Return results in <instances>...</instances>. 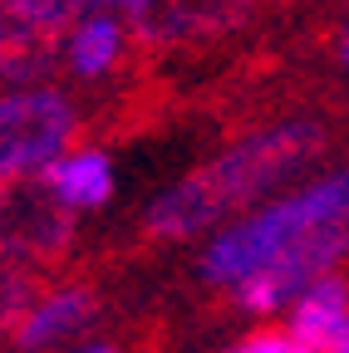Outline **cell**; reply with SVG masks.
Here are the masks:
<instances>
[{
	"instance_id": "14",
	"label": "cell",
	"mask_w": 349,
	"mask_h": 353,
	"mask_svg": "<svg viewBox=\"0 0 349 353\" xmlns=\"http://www.w3.org/2000/svg\"><path fill=\"white\" fill-rule=\"evenodd\" d=\"M236 353H310L290 329H256L236 343Z\"/></svg>"
},
{
	"instance_id": "4",
	"label": "cell",
	"mask_w": 349,
	"mask_h": 353,
	"mask_svg": "<svg viewBox=\"0 0 349 353\" xmlns=\"http://www.w3.org/2000/svg\"><path fill=\"white\" fill-rule=\"evenodd\" d=\"M349 255V206L320 221L315 231H305L295 245H285L276 260H266L256 275H246L232 299L241 314H276L281 304H295L315 280H325L334 265Z\"/></svg>"
},
{
	"instance_id": "8",
	"label": "cell",
	"mask_w": 349,
	"mask_h": 353,
	"mask_svg": "<svg viewBox=\"0 0 349 353\" xmlns=\"http://www.w3.org/2000/svg\"><path fill=\"white\" fill-rule=\"evenodd\" d=\"M133 44H128V30L113 10H89L74 30H69V50H64V69L79 83H113L123 79V69L133 64Z\"/></svg>"
},
{
	"instance_id": "12",
	"label": "cell",
	"mask_w": 349,
	"mask_h": 353,
	"mask_svg": "<svg viewBox=\"0 0 349 353\" xmlns=\"http://www.w3.org/2000/svg\"><path fill=\"white\" fill-rule=\"evenodd\" d=\"M50 290V280L35 270V265H20V260H6L0 255V339L15 334L25 324V314L39 304V294Z\"/></svg>"
},
{
	"instance_id": "16",
	"label": "cell",
	"mask_w": 349,
	"mask_h": 353,
	"mask_svg": "<svg viewBox=\"0 0 349 353\" xmlns=\"http://www.w3.org/2000/svg\"><path fill=\"white\" fill-rule=\"evenodd\" d=\"M79 353H128V348H118V343H89V348H79Z\"/></svg>"
},
{
	"instance_id": "15",
	"label": "cell",
	"mask_w": 349,
	"mask_h": 353,
	"mask_svg": "<svg viewBox=\"0 0 349 353\" xmlns=\"http://www.w3.org/2000/svg\"><path fill=\"white\" fill-rule=\"evenodd\" d=\"M339 64L349 69V20H344V30H339Z\"/></svg>"
},
{
	"instance_id": "3",
	"label": "cell",
	"mask_w": 349,
	"mask_h": 353,
	"mask_svg": "<svg viewBox=\"0 0 349 353\" xmlns=\"http://www.w3.org/2000/svg\"><path fill=\"white\" fill-rule=\"evenodd\" d=\"M79 245L74 206L50 187L45 172L0 176V255L35 265V270H64Z\"/></svg>"
},
{
	"instance_id": "6",
	"label": "cell",
	"mask_w": 349,
	"mask_h": 353,
	"mask_svg": "<svg viewBox=\"0 0 349 353\" xmlns=\"http://www.w3.org/2000/svg\"><path fill=\"white\" fill-rule=\"evenodd\" d=\"M261 0H133L123 15H128V30H133V50L162 54V50L227 39L246 30Z\"/></svg>"
},
{
	"instance_id": "7",
	"label": "cell",
	"mask_w": 349,
	"mask_h": 353,
	"mask_svg": "<svg viewBox=\"0 0 349 353\" xmlns=\"http://www.w3.org/2000/svg\"><path fill=\"white\" fill-rule=\"evenodd\" d=\"M69 30L74 25L0 6V79L6 83H39V79L59 74L64 50H69Z\"/></svg>"
},
{
	"instance_id": "1",
	"label": "cell",
	"mask_w": 349,
	"mask_h": 353,
	"mask_svg": "<svg viewBox=\"0 0 349 353\" xmlns=\"http://www.w3.org/2000/svg\"><path fill=\"white\" fill-rule=\"evenodd\" d=\"M325 143H330L325 123H315V118H285L276 128L251 132V138L232 143L216 162L187 172L162 196H153L133 226V241L138 245H178V241L216 226L222 216L251 206L261 192L281 187L305 162H315L325 152Z\"/></svg>"
},
{
	"instance_id": "5",
	"label": "cell",
	"mask_w": 349,
	"mask_h": 353,
	"mask_svg": "<svg viewBox=\"0 0 349 353\" xmlns=\"http://www.w3.org/2000/svg\"><path fill=\"white\" fill-rule=\"evenodd\" d=\"M84 138V108L59 88L0 99V176L50 167L69 143Z\"/></svg>"
},
{
	"instance_id": "13",
	"label": "cell",
	"mask_w": 349,
	"mask_h": 353,
	"mask_svg": "<svg viewBox=\"0 0 349 353\" xmlns=\"http://www.w3.org/2000/svg\"><path fill=\"white\" fill-rule=\"evenodd\" d=\"M0 6L45 15V20H59V25H74L79 15H89V10H128L133 0H0Z\"/></svg>"
},
{
	"instance_id": "11",
	"label": "cell",
	"mask_w": 349,
	"mask_h": 353,
	"mask_svg": "<svg viewBox=\"0 0 349 353\" xmlns=\"http://www.w3.org/2000/svg\"><path fill=\"white\" fill-rule=\"evenodd\" d=\"M45 176H50V187H55L74 211H104V206L113 201V187H118L113 162H109V152H99V148H79V152L50 162Z\"/></svg>"
},
{
	"instance_id": "2",
	"label": "cell",
	"mask_w": 349,
	"mask_h": 353,
	"mask_svg": "<svg viewBox=\"0 0 349 353\" xmlns=\"http://www.w3.org/2000/svg\"><path fill=\"white\" fill-rule=\"evenodd\" d=\"M344 206H349V172H334V176H325V182L276 201L271 211H261V216L241 221V226L222 231L202 250L197 275L207 285H216V290H236L246 275H256L266 260H276L285 245H295L305 231H315L320 221H330Z\"/></svg>"
},
{
	"instance_id": "9",
	"label": "cell",
	"mask_w": 349,
	"mask_h": 353,
	"mask_svg": "<svg viewBox=\"0 0 349 353\" xmlns=\"http://www.w3.org/2000/svg\"><path fill=\"white\" fill-rule=\"evenodd\" d=\"M99 309H104V294L94 285H64V290L45 294L30 309L25 324L10 334V343H15V353H45V348L74 339L84 329H94L99 324Z\"/></svg>"
},
{
	"instance_id": "10",
	"label": "cell",
	"mask_w": 349,
	"mask_h": 353,
	"mask_svg": "<svg viewBox=\"0 0 349 353\" xmlns=\"http://www.w3.org/2000/svg\"><path fill=\"white\" fill-rule=\"evenodd\" d=\"M290 334L310 353H339V343L349 339V280L334 275V270L325 280H315L295 299Z\"/></svg>"
},
{
	"instance_id": "17",
	"label": "cell",
	"mask_w": 349,
	"mask_h": 353,
	"mask_svg": "<svg viewBox=\"0 0 349 353\" xmlns=\"http://www.w3.org/2000/svg\"><path fill=\"white\" fill-rule=\"evenodd\" d=\"M227 353H236V348H227Z\"/></svg>"
}]
</instances>
